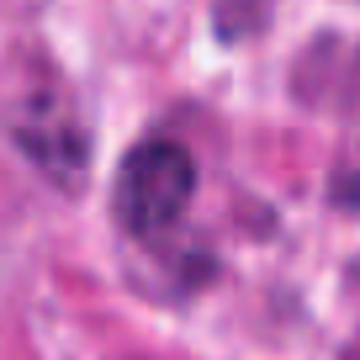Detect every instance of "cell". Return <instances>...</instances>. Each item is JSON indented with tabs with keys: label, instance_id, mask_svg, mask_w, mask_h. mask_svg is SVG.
Returning a JSON list of instances; mask_svg holds the SVG:
<instances>
[{
	"label": "cell",
	"instance_id": "6da1fadb",
	"mask_svg": "<svg viewBox=\"0 0 360 360\" xmlns=\"http://www.w3.org/2000/svg\"><path fill=\"white\" fill-rule=\"evenodd\" d=\"M196 191V165L180 143H143L127 154L122 180H117V217L133 233H159L169 228Z\"/></svg>",
	"mask_w": 360,
	"mask_h": 360
}]
</instances>
